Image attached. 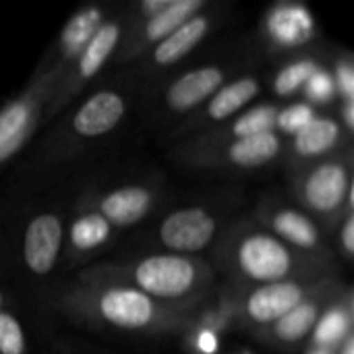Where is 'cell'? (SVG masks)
Returning <instances> with one entry per match:
<instances>
[{"mask_svg":"<svg viewBox=\"0 0 354 354\" xmlns=\"http://www.w3.org/2000/svg\"><path fill=\"white\" fill-rule=\"evenodd\" d=\"M137 102L139 89L129 71L106 75L44 129L39 141L19 162L12 187L37 191L41 185H58V176L106 151Z\"/></svg>","mask_w":354,"mask_h":354,"instance_id":"cell-1","label":"cell"},{"mask_svg":"<svg viewBox=\"0 0 354 354\" xmlns=\"http://www.w3.org/2000/svg\"><path fill=\"white\" fill-rule=\"evenodd\" d=\"M81 178H68L44 189L39 195L27 197L17 207L8 224L0 226V243L12 286L31 317L46 319L50 305L66 278L62 274V241L71 201Z\"/></svg>","mask_w":354,"mask_h":354,"instance_id":"cell-2","label":"cell"},{"mask_svg":"<svg viewBox=\"0 0 354 354\" xmlns=\"http://www.w3.org/2000/svg\"><path fill=\"white\" fill-rule=\"evenodd\" d=\"M50 315L104 336L176 340L191 311L166 307L120 282L75 274L54 297Z\"/></svg>","mask_w":354,"mask_h":354,"instance_id":"cell-3","label":"cell"},{"mask_svg":"<svg viewBox=\"0 0 354 354\" xmlns=\"http://www.w3.org/2000/svg\"><path fill=\"white\" fill-rule=\"evenodd\" d=\"M207 261L214 266L220 280L236 286L324 278L340 274L342 268L334 261H324L288 247L247 212L228 224L214 249L207 253Z\"/></svg>","mask_w":354,"mask_h":354,"instance_id":"cell-4","label":"cell"},{"mask_svg":"<svg viewBox=\"0 0 354 354\" xmlns=\"http://www.w3.org/2000/svg\"><path fill=\"white\" fill-rule=\"evenodd\" d=\"M247 195L239 187L168 199L143 228L120 239V251H164L207 257L228 224L243 214Z\"/></svg>","mask_w":354,"mask_h":354,"instance_id":"cell-5","label":"cell"},{"mask_svg":"<svg viewBox=\"0 0 354 354\" xmlns=\"http://www.w3.org/2000/svg\"><path fill=\"white\" fill-rule=\"evenodd\" d=\"M79 274L127 284L149 299L180 311H195L201 307L220 284V276L207 257L164 251H120Z\"/></svg>","mask_w":354,"mask_h":354,"instance_id":"cell-6","label":"cell"},{"mask_svg":"<svg viewBox=\"0 0 354 354\" xmlns=\"http://www.w3.org/2000/svg\"><path fill=\"white\" fill-rule=\"evenodd\" d=\"M255 64H261V54L251 39H239L214 48L205 56L189 60L185 66L139 93L143 116L153 129L158 127L166 135L230 79Z\"/></svg>","mask_w":354,"mask_h":354,"instance_id":"cell-7","label":"cell"},{"mask_svg":"<svg viewBox=\"0 0 354 354\" xmlns=\"http://www.w3.org/2000/svg\"><path fill=\"white\" fill-rule=\"evenodd\" d=\"M81 191L122 236L151 222L170 199L166 172L149 166L100 170L81 178Z\"/></svg>","mask_w":354,"mask_h":354,"instance_id":"cell-8","label":"cell"},{"mask_svg":"<svg viewBox=\"0 0 354 354\" xmlns=\"http://www.w3.org/2000/svg\"><path fill=\"white\" fill-rule=\"evenodd\" d=\"M284 139L278 133H261L245 139H232L222 143H195L174 141L168 143V158L191 172L243 176L268 170L282 162Z\"/></svg>","mask_w":354,"mask_h":354,"instance_id":"cell-9","label":"cell"},{"mask_svg":"<svg viewBox=\"0 0 354 354\" xmlns=\"http://www.w3.org/2000/svg\"><path fill=\"white\" fill-rule=\"evenodd\" d=\"M353 147L311 164L286 166L288 197L328 232L353 203Z\"/></svg>","mask_w":354,"mask_h":354,"instance_id":"cell-10","label":"cell"},{"mask_svg":"<svg viewBox=\"0 0 354 354\" xmlns=\"http://www.w3.org/2000/svg\"><path fill=\"white\" fill-rule=\"evenodd\" d=\"M127 27H129L127 2H118L114 12L95 31L91 41L79 52V56L68 64V68L56 81L52 95L46 104L44 129L108 75V68H112V60L122 44Z\"/></svg>","mask_w":354,"mask_h":354,"instance_id":"cell-11","label":"cell"},{"mask_svg":"<svg viewBox=\"0 0 354 354\" xmlns=\"http://www.w3.org/2000/svg\"><path fill=\"white\" fill-rule=\"evenodd\" d=\"M60 75L56 66L39 58L25 85L0 104V174L44 129L46 104Z\"/></svg>","mask_w":354,"mask_h":354,"instance_id":"cell-12","label":"cell"},{"mask_svg":"<svg viewBox=\"0 0 354 354\" xmlns=\"http://www.w3.org/2000/svg\"><path fill=\"white\" fill-rule=\"evenodd\" d=\"M230 4L212 0L207 8L185 21L176 31H172L164 41H160L141 62L133 68H127L139 89L143 93L170 73L185 66L193 56L232 19Z\"/></svg>","mask_w":354,"mask_h":354,"instance_id":"cell-13","label":"cell"},{"mask_svg":"<svg viewBox=\"0 0 354 354\" xmlns=\"http://www.w3.org/2000/svg\"><path fill=\"white\" fill-rule=\"evenodd\" d=\"M122 234L100 214V209L83 195L81 183L71 201L64 241H62V274L71 280L85 268L106 259L120 245Z\"/></svg>","mask_w":354,"mask_h":354,"instance_id":"cell-14","label":"cell"},{"mask_svg":"<svg viewBox=\"0 0 354 354\" xmlns=\"http://www.w3.org/2000/svg\"><path fill=\"white\" fill-rule=\"evenodd\" d=\"M247 214L288 247L305 255L338 263L328 232L307 212H303L286 193L278 189L263 191L253 203L251 212Z\"/></svg>","mask_w":354,"mask_h":354,"instance_id":"cell-15","label":"cell"},{"mask_svg":"<svg viewBox=\"0 0 354 354\" xmlns=\"http://www.w3.org/2000/svg\"><path fill=\"white\" fill-rule=\"evenodd\" d=\"M324 29L313 10L299 0H280L266 8L255 46L261 56L276 62L322 44Z\"/></svg>","mask_w":354,"mask_h":354,"instance_id":"cell-16","label":"cell"},{"mask_svg":"<svg viewBox=\"0 0 354 354\" xmlns=\"http://www.w3.org/2000/svg\"><path fill=\"white\" fill-rule=\"evenodd\" d=\"M351 284L342 278V274H332L328 276L303 303H299L292 311H288L284 317L274 322L272 326L259 330L251 338L274 353L280 354H295L299 353L303 346L309 344V338L319 324L322 315L326 309L338 301L344 290Z\"/></svg>","mask_w":354,"mask_h":354,"instance_id":"cell-17","label":"cell"},{"mask_svg":"<svg viewBox=\"0 0 354 354\" xmlns=\"http://www.w3.org/2000/svg\"><path fill=\"white\" fill-rule=\"evenodd\" d=\"M263 62L255 64L234 79H230L224 87H220L203 106H199L193 114H189L185 120H180L176 127H172L166 133V141H183L197 135H203L226 120L234 118L249 106L257 104L263 97Z\"/></svg>","mask_w":354,"mask_h":354,"instance_id":"cell-18","label":"cell"},{"mask_svg":"<svg viewBox=\"0 0 354 354\" xmlns=\"http://www.w3.org/2000/svg\"><path fill=\"white\" fill-rule=\"evenodd\" d=\"M326 278L328 276L284 280V282H272L261 286H239V295H236L239 334L253 336L259 330L272 326L288 311H292L299 303H303Z\"/></svg>","mask_w":354,"mask_h":354,"instance_id":"cell-19","label":"cell"},{"mask_svg":"<svg viewBox=\"0 0 354 354\" xmlns=\"http://www.w3.org/2000/svg\"><path fill=\"white\" fill-rule=\"evenodd\" d=\"M239 286L220 280L216 292L195 311H191L180 336V348L187 354H220L224 340L239 334L236 324Z\"/></svg>","mask_w":354,"mask_h":354,"instance_id":"cell-20","label":"cell"},{"mask_svg":"<svg viewBox=\"0 0 354 354\" xmlns=\"http://www.w3.org/2000/svg\"><path fill=\"white\" fill-rule=\"evenodd\" d=\"M212 0H170L168 6L147 17H131L122 44L112 60L114 71L133 68L141 62L160 41H164L172 31H176L185 21L207 8ZM129 10V6H127Z\"/></svg>","mask_w":354,"mask_h":354,"instance_id":"cell-21","label":"cell"},{"mask_svg":"<svg viewBox=\"0 0 354 354\" xmlns=\"http://www.w3.org/2000/svg\"><path fill=\"white\" fill-rule=\"evenodd\" d=\"M351 147H353V137L344 133L334 110H328V112H319L297 135L284 139L282 164L284 168L311 164L338 156Z\"/></svg>","mask_w":354,"mask_h":354,"instance_id":"cell-22","label":"cell"},{"mask_svg":"<svg viewBox=\"0 0 354 354\" xmlns=\"http://www.w3.org/2000/svg\"><path fill=\"white\" fill-rule=\"evenodd\" d=\"M118 2H87L71 12L41 60L56 66L60 73L68 68V64L79 56V52L91 41L95 31L104 25V21L114 12Z\"/></svg>","mask_w":354,"mask_h":354,"instance_id":"cell-23","label":"cell"},{"mask_svg":"<svg viewBox=\"0 0 354 354\" xmlns=\"http://www.w3.org/2000/svg\"><path fill=\"white\" fill-rule=\"evenodd\" d=\"M328 54L330 46L322 41L311 50L272 62L263 73V93H268L276 104L299 100L307 79L328 62Z\"/></svg>","mask_w":354,"mask_h":354,"instance_id":"cell-24","label":"cell"},{"mask_svg":"<svg viewBox=\"0 0 354 354\" xmlns=\"http://www.w3.org/2000/svg\"><path fill=\"white\" fill-rule=\"evenodd\" d=\"M353 286H348L344 290V295L326 309V313L322 315L319 324L315 326L307 346L311 351L340 353L344 342L353 338Z\"/></svg>","mask_w":354,"mask_h":354,"instance_id":"cell-25","label":"cell"},{"mask_svg":"<svg viewBox=\"0 0 354 354\" xmlns=\"http://www.w3.org/2000/svg\"><path fill=\"white\" fill-rule=\"evenodd\" d=\"M0 354H31L27 319L19 307L0 311Z\"/></svg>","mask_w":354,"mask_h":354,"instance_id":"cell-26","label":"cell"},{"mask_svg":"<svg viewBox=\"0 0 354 354\" xmlns=\"http://www.w3.org/2000/svg\"><path fill=\"white\" fill-rule=\"evenodd\" d=\"M328 71L332 75L338 104H354V56L348 48L330 46Z\"/></svg>","mask_w":354,"mask_h":354,"instance_id":"cell-27","label":"cell"},{"mask_svg":"<svg viewBox=\"0 0 354 354\" xmlns=\"http://www.w3.org/2000/svg\"><path fill=\"white\" fill-rule=\"evenodd\" d=\"M303 102L311 104L315 110L319 112H328V110H334L336 104H338V95H336V87H334V81H332V75L328 71V62L317 68L309 79L307 83L303 85L301 89V95H299Z\"/></svg>","mask_w":354,"mask_h":354,"instance_id":"cell-28","label":"cell"},{"mask_svg":"<svg viewBox=\"0 0 354 354\" xmlns=\"http://www.w3.org/2000/svg\"><path fill=\"white\" fill-rule=\"evenodd\" d=\"M328 239L340 266H351L354 255V201L346 205L342 216L330 226Z\"/></svg>","mask_w":354,"mask_h":354,"instance_id":"cell-29","label":"cell"},{"mask_svg":"<svg viewBox=\"0 0 354 354\" xmlns=\"http://www.w3.org/2000/svg\"><path fill=\"white\" fill-rule=\"evenodd\" d=\"M319 114V110H315L311 104L299 100L280 104L278 116H276V124H274V133H278L282 139H288L292 135H297L305 124H309L315 116Z\"/></svg>","mask_w":354,"mask_h":354,"instance_id":"cell-30","label":"cell"},{"mask_svg":"<svg viewBox=\"0 0 354 354\" xmlns=\"http://www.w3.org/2000/svg\"><path fill=\"white\" fill-rule=\"evenodd\" d=\"M8 307H19V299H17V292H15V286H12V278H10L8 266H6L2 243H0V311L8 309Z\"/></svg>","mask_w":354,"mask_h":354,"instance_id":"cell-31","label":"cell"},{"mask_svg":"<svg viewBox=\"0 0 354 354\" xmlns=\"http://www.w3.org/2000/svg\"><path fill=\"white\" fill-rule=\"evenodd\" d=\"M48 354H114L95 346H87V344H79V342H58L50 348Z\"/></svg>","mask_w":354,"mask_h":354,"instance_id":"cell-32","label":"cell"},{"mask_svg":"<svg viewBox=\"0 0 354 354\" xmlns=\"http://www.w3.org/2000/svg\"><path fill=\"white\" fill-rule=\"evenodd\" d=\"M220 354H261L259 351H253V348H247V346H241V348H234V351H226V353Z\"/></svg>","mask_w":354,"mask_h":354,"instance_id":"cell-33","label":"cell"},{"mask_svg":"<svg viewBox=\"0 0 354 354\" xmlns=\"http://www.w3.org/2000/svg\"><path fill=\"white\" fill-rule=\"evenodd\" d=\"M309 354H338V353H328V351H309Z\"/></svg>","mask_w":354,"mask_h":354,"instance_id":"cell-34","label":"cell"}]
</instances>
